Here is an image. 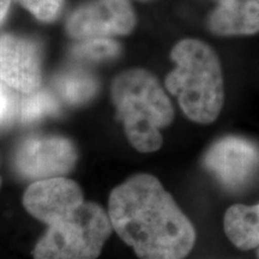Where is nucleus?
Masks as SVG:
<instances>
[{"label": "nucleus", "instance_id": "11", "mask_svg": "<svg viewBox=\"0 0 259 259\" xmlns=\"http://www.w3.org/2000/svg\"><path fill=\"white\" fill-rule=\"evenodd\" d=\"M225 232L240 250H252L259 245V204L246 206L236 204L227 210Z\"/></svg>", "mask_w": 259, "mask_h": 259}, {"label": "nucleus", "instance_id": "8", "mask_svg": "<svg viewBox=\"0 0 259 259\" xmlns=\"http://www.w3.org/2000/svg\"><path fill=\"white\" fill-rule=\"evenodd\" d=\"M203 163L222 185L235 190L254 176L259 166V151L244 138L226 137L209 148Z\"/></svg>", "mask_w": 259, "mask_h": 259}, {"label": "nucleus", "instance_id": "15", "mask_svg": "<svg viewBox=\"0 0 259 259\" xmlns=\"http://www.w3.org/2000/svg\"><path fill=\"white\" fill-rule=\"evenodd\" d=\"M23 8L41 22H52L58 17L64 0H17Z\"/></svg>", "mask_w": 259, "mask_h": 259}, {"label": "nucleus", "instance_id": "3", "mask_svg": "<svg viewBox=\"0 0 259 259\" xmlns=\"http://www.w3.org/2000/svg\"><path fill=\"white\" fill-rule=\"evenodd\" d=\"M111 95L130 144L139 153L157 151L174 108L156 77L143 69L127 70L113 80Z\"/></svg>", "mask_w": 259, "mask_h": 259}, {"label": "nucleus", "instance_id": "16", "mask_svg": "<svg viewBox=\"0 0 259 259\" xmlns=\"http://www.w3.org/2000/svg\"><path fill=\"white\" fill-rule=\"evenodd\" d=\"M10 109V100L8 94H6L5 89L0 84V122L5 119L6 114H8Z\"/></svg>", "mask_w": 259, "mask_h": 259}, {"label": "nucleus", "instance_id": "10", "mask_svg": "<svg viewBox=\"0 0 259 259\" xmlns=\"http://www.w3.org/2000/svg\"><path fill=\"white\" fill-rule=\"evenodd\" d=\"M218 36H246L259 32V0H219L208 19Z\"/></svg>", "mask_w": 259, "mask_h": 259}, {"label": "nucleus", "instance_id": "9", "mask_svg": "<svg viewBox=\"0 0 259 259\" xmlns=\"http://www.w3.org/2000/svg\"><path fill=\"white\" fill-rule=\"evenodd\" d=\"M83 202L85 200L80 186L66 177L34 181L23 194L24 209L46 226Z\"/></svg>", "mask_w": 259, "mask_h": 259}, {"label": "nucleus", "instance_id": "19", "mask_svg": "<svg viewBox=\"0 0 259 259\" xmlns=\"http://www.w3.org/2000/svg\"><path fill=\"white\" fill-rule=\"evenodd\" d=\"M258 257H259V251H258Z\"/></svg>", "mask_w": 259, "mask_h": 259}, {"label": "nucleus", "instance_id": "12", "mask_svg": "<svg viewBox=\"0 0 259 259\" xmlns=\"http://www.w3.org/2000/svg\"><path fill=\"white\" fill-rule=\"evenodd\" d=\"M56 88L65 102L77 106L92 100L99 89V84L93 74L73 70L61 74L56 80Z\"/></svg>", "mask_w": 259, "mask_h": 259}, {"label": "nucleus", "instance_id": "7", "mask_svg": "<svg viewBox=\"0 0 259 259\" xmlns=\"http://www.w3.org/2000/svg\"><path fill=\"white\" fill-rule=\"evenodd\" d=\"M0 82L23 95L41 88L42 58L36 42L0 35Z\"/></svg>", "mask_w": 259, "mask_h": 259}, {"label": "nucleus", "instance_id": "4", "mask_svg": "<svg viewBox=\"0 0 259 259\" xmlns=\"http://www.w3.org/2000/svg\"><path fill=\"white\" fill-rule=\"evenodd\" d=\"M108 212L83 202L50 225L32 250L34 259H96L111 236Z\"/></svg>", "mask_w": 259, "mask_h": 259}, {"label": "nucleus", "instance_id": "1", "mask_svg": "<svg viewBox=\"0 0 259 259\" xmlns=\"http://www.w3.org/2000/svg\"><path fill=\"white\" fill-rule=\"evenodd\" d=\"M113 231L141 259H184L192 251L196 231L156 177L139 173L109 194Z\"/></svg>", "mask_w": 259, "mask_h": 259}, {"label": "nucleus", "instance_id": "6", "mask_svg": "<svg viewBox=\"0 0 259 259\" xmlns=\"http://www.w3.org/2000/svg\"><path fill=\"white\" fill-rule=\"evenodd\" d=\"M135 25L136 15L127 0H96L71 16L67 32L72 38L83 41L127 35Z\"/></svg>", "mask_w": 259, "mask_h": 259}, {"label": "nucleus", "instance_id": "2", "mask_svg": "<svg viewBox=\"0 0 259 259\" xmlns=\"http://www.w3.org/2000/svg\"><path fill=\"white\" fill-rule=\"evenodd\" d=\"M176 69L164 80L190 120L208 125L218 119L225 103L221 63L211 47L196 38L178 42L170 52Z\"/></svg>", "mask_w": 259, "mask_h": 259}, {"label": "nucleus", "instance_id": "14", "mask_svg": "<svg viewBox=\"0 0 259 259\" xmlns=\"http://www.w3.org/2000/svg\"><path fill=\"white\" fill-rule=\"evenodd\" d=\"M120 52V46L111 37H96L83 40L73 47L74 57L85 61H106L115 58Z\"/></svg>", "mask_w": 259, "mask_h": 259}, {"label": "nucleus", "instance_id": "13", "mask_svg": "<svg viewBox=\"0 0 259 259\" xmlns=\"http://www.w3.org/2000/svg\"><path fill=\"white\" fill-rule=\"evenodd\" d=\"M58 103L48 92L41 90L24 95L21 103V119L24 122H34L56 113Z\"/></svg>", "mask_w": 259, "mask_h": 259}, {"label": "nucleus", "instance_id": "5", "mask_svg": "<svg viewBox=\"0 0 259 259\" xmlns=\"http://www.w3.org/2000/svg\"><path fill=\"white\" fill-rule=\"evenodd\" d=\"M78 151L71 139L58 135H34L16 149L14 167L25 180L66 177L74 169Z\"/></svg>", "mask_w": 259, "mask_h": 259}, {"label": "nucleus", "instance_id": "18", "mask_svg": "<svg viewBox=\"0 0 259 259\" xmlns=\"http://www.w3.org/2000/svg\"><path fill=\"white\" fill-rule=\"evenodd\" d=\"M0 186H2V178H0Z\"/></svg>", "mask_w": 259, "mask_h": 259}, {"label": "nucleus", "instance_id": "17", "mask_svg": "<svg viewBox=\"0 0 259 259\" xmlns=\"http://www.w3.org/2000/svg\"><path fill=\"white\" fill-rule=\"evenodd\" d=\"M10 5H11V0H0V24L4 22L8 15Z\"/></svg>", "mask_w": 259, "mask_h": 259}]
</instances>
